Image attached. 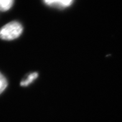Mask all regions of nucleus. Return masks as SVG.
Here are the masks:
<instances>
[{"instance_id":"1","label":"nucleus","mask_w":122,"mask_h":122,"mask_svg":"<svg viewBox=\"0 0 122 122\" xmlns=\"http://www.w3.org/2000/svg\"><path fill=\"white\" fill-rule=\"evenodd\" d=\"M22 32L21 24L17 21H12L0 29V38L3 40H13L18 38Z\"/></svg>"},{"instance_id":"2","label":"nucleus","mask_w":122,"mask_h":122,"mask_svg":"<svg viewBox=\"0 0 122 122\" xmlns=\"http://www.w3.org/2000/svg\"><path fill=\"white\" fill-rule=\"evenodd\" d=\"M43 1L47 5L62 8L70 6L74 1V0H43Z\"/></svg>"},{"instance_id":"4","label":"nucleus","mask_w":122,"mask_h":122,"mask_svg":"<svg viewBox=\"0 0 122 122\" xmlns=\"http://www.w3.org/2000/svg\"><path fill=\"white\" fill-rule=\"evenodd\" d=\"M37 77H38V74L37 73L34 72L30 74L25 80H24L21 82V86H27V85H29L36 79H37Z\"/></svg>"},{"instance_id":"5","label":"nucleus","mask_w":122,"mask_h":122,"mask_svg":"<svg viewBox=\"0 0 122 122\" xmlns=\"http://www.w3.org/2000/svg\"><path fill=\"white\" fill-rule=\"evenodd\" d=\"M8 85V82L4 76L0 73V94L5 90Z\"/></svg>"},{"instance_id":"3","label":"nucleus","mask_w":122,"mask_h":122,"mask_svg":"<svg viewBox=\"0 0 122 122\" xmlns=\"http://www.w3.org/2000/svg\"><path fill=\"white\" fill-rule=\"evenodd\" d=\"M14 0H0V11H6L13 6Z\"/></svg>"}]
</instances>
